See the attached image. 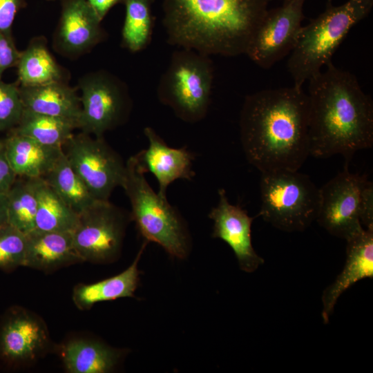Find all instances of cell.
Returning <instances> with one entry per match:
<instances>
[{"mask_svg":"<svg viewBox=\"0 0 373 373\" xmlns=\"http://www.w3.org/2000/svg\"><path fill=\"white\" fill-rule=\"evenodd\" d=\"M271 0H164L169 44L209 56L245 54Z\"/></svg>","mask_w":373,"mask_h":373,"instance_id":"cell-3","label":"cell"},{"mask_svg":"<svg viewBox=\"0 0 373 373\" xmlns=\"http://www.w3.org/2000/svg\"><path fill=\"white\" fill-rule=\"evenodd\" d=\"M367 175L352 173L345 162L343 171L320 191L316 221L331 235L345 240L364 229L360 220L361 192Z\"/></svg>","mask_w":373,"mask_h":373,"instance_id":"cell-13","label":"cell"},{"mask_svg":"<svg viewBox=\"0 0 373 373\" xmlns=\"http://www.w3.org/2000/svg\"><path fill=\"white\" fill-rule=\"evenodd\" d=\"M308 80L309 153L348 162L373 145V102L356 77L328 63Z\"/></svg>","mask_w":373,"mask_h":373,"instance_id":"cell-2","label":"cell"},{"mask_svg":"<svg viewBox=\"0 0 373 373\" xmlns=\"http://www.w3.org/2000/svg\"><path fill=\"white\" fill-rule=\"evenodd\" d=\"M37 179L17 177L6 193L8 224L26 235L35 229Z\"/></svg>","mask_w":373,"mask_h":373,"instance_id":"cell-27","label":"cell"},{"mask_svg":"<svg viewBox=\"0 0 373 373\" xmlns=\"http://www.w3.org/2000/svg\"><path fill=\"white\" fill-rule=\"evenodd\" d=\"M146 244L144 241L133 263L122 273L96 283H79L74 287L72 298L75 305L80 310H88L99 302L133 297L140 274L137 264Z\"/></svg>","mask_w":373,"mask_h":373,"instance_id":"cell-22","label":"cell"},{"mask_svg":"<svg viewBox=\"0 0 373 373\" xmlns=\"http://www.w3.org/2000/svg\"><path fill=\"white\" fill-rule=\"evenodd\" d=\"M360 220L364 229L373 228V184L367 179L361 192Z\"/></svg>","mask_w":373,"mask_h":373,"instance_id":"cell-32","label":"cell"},{"mask_svg":"<svg viewBox=\"0 0 373 373\" xmlns=\"http://www.w3.org/2000/svg\"><path fill=\"white\" fill-rule=\"evenodd\" d=\"M65 370L69 373H106L113 370L122 352L101 342L73 338L59 347Z\"/></svg>","mask_w":373,"mask_h":373,"instance_id":"cell-21","label":"cell"},{"mask_svg":"<svg viewBox=\"0 0 373 373\" xmlns=\"http://www.w3.org/2000/svg\"><path fill=\"white\" fill-rule=\"evenodd\" d=\"M37 196L35 229L72 233L77 225L79 214L43 178L37 179Z\"/></svg>","mask_w":373,"mask_h":373,"instance_id":"cell-23","label":"cell"},{"mask_svg":"<svg viewBox=\"0 0 373 373\" xmlns=\"http://www.w3.org/2000/svg\"><path fill=\"white\" fill-rule=\"evenodd\" d=\"M8 224L7 195L0 193V227Z\"/></svg>","mask_w":373,"mask_h":373,"instance_id":"cell-36","label":"cell"},{"mask_svg":"<svg viewBox=\"0 0 373 373\" xmlns=\"http://www.w3.org/2000/svg\"><path fill=\"white\" fill-rule=\"evenodd\" d=\"M101 21L86 0H66L56 31L57 48L71 56L90 50L104 37Z\"/></svg>","mask_w":373,"mask_h":373,"instance_id":"cell-15","label":"cell"},{"mask_svg":"<svg viewBox=\"0 0 373 373\" xmlns=\"http://www.w3.org/2000/svg\"><path fill=\"white\" fill-rule=\"evenodd\" d=\"M23 110L79 122L80 97L65 83L55 82L34 86H19Z\"/></svg>","mask_w":373,"mask_h":373,"instance_id":"cell-20","label":"cell"},{"mask_svg":"<svg viewBox=\"0 0 373 373\" xmlns=\"http://www.w3.org/2000/svg\"><path fill=\"white\" fill-rule=\"evenodd\" d=\"M26 235L9 224L0 227V269L10 272L24 267Z\"/></svg>","mask_w":373,"mask_h":373,"instance_id":"cell-29","label":"cell"},{"mask_svg":"<svg viewBox=\"0 0 373 373\" xmlns=\"http://www.w3.org/2000/svg\"><path fill=\"white\" fill-rule=\"evenodd\" d=\"M239 126L245 155L260 173L298 171L310 155L308 97L303 87L247 95Z\"/></svg>","mask_w":373,"mask_h":373,"instance_id":"cell-1","label":"cell"},{"mask_svg":"<svg viewBox=\"0 0 373 373\" xmlns=\"http://www.w3.org/2000/svg\"><path fill=\"white\" fill-rule=\"evenodd\" d=\"M64 155L74 171L98 200H109L117 186H122L126 163L103 137L81 132L73 134L63 146Z\"/></svg>","mask_w":373,"mask_h":373,"instance_id":"cell-9","label":"cell"},{"mask_svg":"<svg viewBox=\"0 0 373 373\" xmlns=\"http://www.w3.org/2000/svg\"><path fill=\"white\" fill-rule=\"evenodd\" d=\"M23 0H0V31L10 34L15 16Z\"/></svg>","mask_w":373,"mask_h":373,"instance_id":"cell-33","label":"cell"},{"mask_svg":"<svg viewBox=\"0 0 373 373\" xmlns=\"http://www.w3.org/2000/svg\"><path fill=\"white\" fill-rule=\"evenodd\" d=\"M260 216L275 228L303 231L316 220L320 191L310 178L298 171L261 173Z\"/></svg>","mask_w":373,"mask_h":373,"instance_id":"cell-7","label":"cell"},{"mask_svg":"<svg viewBox=\"0 0 373 373\" xmlns=\"http://www.w3.org/2000/svg\"><path fill=\"white\" fill-rule=\"evenodd\" d=\"M284 1V0H283Z\"/></svg>","mask_w":373,"mask_h":373,"instance_id":"cell-37","label":"cell"},{"mask_svg":"<svg viewBox=\"0 0 373 373\" xmlns=\"http://www.w3.org/2000/svg\"><path fill=\"white\" fill-rule=\"evenodd\" d=\"M346 260L341 272L322 294L323 321L327 324L341 295L358 281L373 278V228L346 240Z\"/></svg>","mask_w":373,"mask_h":373,"instance_id":"cell-16","label":"cell"},{"mask_svg":"<svg viewBox=\"0 0 373 373\" xmlns=\"http://www.w3.org/2000/svg\"><path fill=\"white\" fill-rule=\"evenodd\" d=\"M43 179L79 215L98 200L72 168L64 153Z\"/></svg>","mask_w":373,"mask_h":373,"instance_id":"cell-26","label":"cell"},{"mask_svg":"<svg viewBox=\"0 0 373 373\" xmlns=\"http://www.w3.org/2000/svg\"><path fill=\"white\" fill-rule=\"evenodd\" d=\"M149 141L147 149L135 154L145 172L152 173L159 184L158 193L166 198V189L178 179L191 180L195 175L192 170L194 155L186 147L169 146L151 127L144 129Z\"/></svg>","mask_w":373,"mask_h":373,"instance_id":"cell-17","label":"cell"},{"mask_svg":"<svg viewBox=\"0 0 373 373\" xmlns=\"http://www.w3.org/2000/svg\"><path fill=\"white\" fill-rule=\"evenodd\" d=\"M372 6L373 0H348L338 6L329 0L321 14L303 26L287 61L294 86L303 87L332 61L350 30L370 14Z\"/></svg>","mask_w":373,"mask_h":373,"instance_id":"cell-4","label":"cell"},{"mask_svg":"<svg viewBox=\"0 0 373 373\" xmlns=\"http://www.w3.org/2000/svg\"><path fill=\"white\" fill-rule=\"evenodd\" d=\"M3 142L8 160L17 177L43 178L64 154L63 147L44 145L12 132Z\"/></svg>","mask_w":373,"mask_h":373,"instance_id":"cell-19","label":"cell"},{"mask_svg":"<svg viewBox=\"0 0 373 373\" xmlns=\"http://www.w3.org/2000/svg\"><path fill=\"white\" fill-rule=\"evenodd\" d=\"M48 327L41 317L21 306L0 316V365L19 368L30 365L52 348Z\"/></svg>","mask_w":373,"mask_h":373,"instance_id":"cell-11","label":"cell"},{"mask_svg":"<svg viewBox=\"0 0 373 373\" xmlns=\"http://www.w3.org/2000/svg\"><path fill=\"white\" fill-rule=\"evenodd\" d=\"M101 21L108 12L122 0H86Z\"/></svg>","mask_w":373,"mask_h":373,"instance_id":"cell-35","label":"cell"},{"mask_svg":"<svg viewBox=\"0 0 373 373\" xmlns=\"http://www.w3.org/2000/svg\"><path fill=\"white\" fill-rule=\"evenodd\" d=\"M219 200L209 214L213 221L212 236L225 242L233 250L240 268L252 273L264 264L265 260L254 250L251 242V224L249 216L239 205L231 204L224 189L218 190Z\"/></svg>","mask_w":373,"mask_h":373,"instance_id":"cell-14","label":"cell"},{"mask_svg":"<svg viewBox=\"0 0 373 373\" xmlns=\"http://www.w3.org/2000/svg\"><path fill=\"white\" fill-rule=\"evenodd\" d=\"M17 66L20 86L63 81L61 68L41 41L32 42L20 52Z\"/></svg>","mask_w":373,"mask_h":373,"instance_id":"cell-25","label":"cell"},{"mask_svg":"<svg viewBox=\"0 0 373 373\" xmlns=\"http://www.w3.org/2000/svg\"><path fill=\"white\" fill-rule=\"evenodd\" d=\"M126 12L122 30V44L132 52H139L151 41L154 19L152 0H122Z\"/></svg>","mask_w":373,"mask_h":373,"instance_id":"cell-28","label":"cell"},{"mask_svg":"<svg viewBox=\"0 0 373 373\" xmlns=\"http://www.w3.org/2000/svg\"><path fill=\"white\" fill-rule=\"evenodd\" d=\"M81 90V132L103 137L128 119L132 102L127 87L115 75L99 70L84 75L79 82Z\"/></svg>","mask_w":373,"mask_h":373,"instance_id":"cell-8","label":"cell"},{"mask_svg":"<svg viewBox=\"0 0 373 373\" xmlns=\"http://www.w3.org/2000/svg\"><path fill=\"white\" fill-rule=\"evenodd\" d=\"M19 56L11 35L0 31V79L7 69L17 66Z\"/></svg>","mask_w":373,"mask_h":373,"instance_id":"cell-31","label":"cell"},{"mask_svg":"<svg viewBox=\"0 0 373 373\" xmlns=\"http://www.w3.org/2000/svg\"><path fill=\"white\" fill-rule=\"evenodd\" d=\"M78 128L77 122L23 110L18 124L10 131L30 137L42 144L63 147Z\"/></svg>","mask_w":373,"mask_h":373,"instance_id":"cell-24","label":"cell"},{"mask_svg":"<svg viewBox=\"0 0 373 373\" xmlns=\"http://www.w3.org/2000/svg\"><path fill=\"white\" fill-rule=\"evenodd\" d=\"M23 113L19 87L0 79V132L12 130L19 122Z\"/></svg>","mask_w":373,"mask_h":373,"instance_id":"cell-30","label":"cell"},{"mask_svg":"<svg viewBox=\"0 0 373 373\" xmlns=\"http://www.w3.org/2000/svg\"><path fill=\"white\" fill-rule=\"evenodd\" d=\"M17 178L8 160L3 139L0 138V193H6Z\"/></svg>","mask_w":373,"mask_h":373,"instance_id":"cell-34","label":"cell"},{"mask_svg":"<svg viewBox=\"0 0 373 373\" xmlns=\"http://www.w3.org/2000/svg\"><path fill=\"white\" fill-rule=\"evenodd\" d=\"M283 1L281 6L268 10L245 53L264 69L272 67L290 54L303 27L305 0Z\"/></svg>","mask_w":373,"mask_h":373,"instance_id":"cell-12","label":"cell"},{"mask_svg":"<svg viewBox=\"0 0 373 373\" xmlns=\"http://www.w3.org/2000/svg\"><path fill=\"white\" fill-rule=\"evenodd\" d=\"M24 267L46 273L83 262L73 244L72 233L34 229L28 234Z\"/></svg>","mask_w":373,"mask_h":373,"instance_id":"cell-18","label":"cell"},{"mask_svg":"<svg viewBox=\"0 0 373 373\" xmlns=\"http://www.w3.org/2000/svg\"><path fill=\"white\" fill-rule=\"evenodd\" d=\"M135 155L126 162L122 184L131 205V219L145 239L163 247L171 256L184 258L188 236L177 210L149 185Z\"/></svg>","mask_w":373,"mask_h":373,"instance_id":"cell-5","label":"cell"},{"mask_svg":"<svg viewBox=\"0 0 373 373\" xmlns=\"http://www.w3.org/2000/svg\"><path fill=\"white\" fill-rule=\"evenodd\" d=\"M126 222L124 211L109 200H97L80 213L72 236L84 262L114 260L122 249Z\"/></svg>","mask_w":373,"mask_h":373,"instance_id":"cell-10","label":"cell"},{"mask_svg":"<svg viewBox=\"0 0 373 373\" xmlns=\"http://www.w3.org/2000/svg\"><path fill=\"white\" fill-rule=\"evenodd\" d=\"M214 78L209 56L180 48L171 55L157 89L160 102L182 121L195 123L207 114Z\"/></svg>","mask_w":373,"mask_h":373,"instance_id":"cell-6","label":"cell"}]
</instances>
